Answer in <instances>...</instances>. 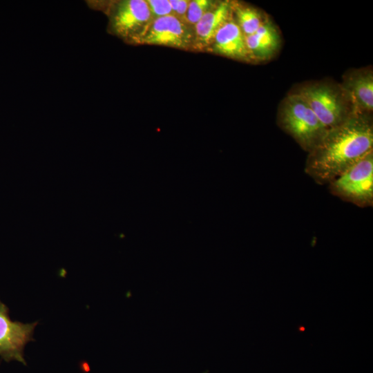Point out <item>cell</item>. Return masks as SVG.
Returning a JSON list of instances; mask_svg holds the SVG:
<instances>
[{"mask_svg": "<svg viewBox=\"0 0 373 373\" xmlns=\"http://www.w3.org/2000/svg\"><path fill=\"white\" fill-rule=\"evenodd\" d=\"M371 151L372 122L364 114L352 112L341 124L327 130L309 152L305 171L318 184H329Z\"/></svg>", "mask_w": 373, "mask_h": 373, "instance_id": "6da1fadb", "label": "cell"}, {"mask_svg": "<svg viewBox=\"0 0 373 373\" xmlns=\"http://www.w3.org/2000/svg\"><path fill=\"white\" fill-rule=\"evenodd\" d=\"M88 6L104 12L108 19V31L126 42L137 44L153 20L144 0L86 1Z\"/></svg>", "mask_w": 373, "mask_h": 373, "instance_id": "7a4b0ae2", "label": "cell"}, {"mask_svg": "<svg viewBox=\"0 0 373 373\" xmlns=\"http://www.w3.org/2000/svg\"><path fill=\"white\" fill-rule=\"evenodd\" d=\"M280 123L308 152L318 144L327 130L298 93L289 95L284 101Z\"/></svg>", "mask_w": 373, "mask_h": 373, "instance_id": "3957f363", "label": "cell"}, {"mask_svg": "<svg viewBox=\"0 0 373 373\" xmlns=\"http://www.w3.org/2000/svg\"><path fill=\"white\" fill-rule=\"evenodd\" d=\"M331 193L358 207L373 202V151H370L329 184Z\"/></svg>", "mask_w": 373, "mask_h": 373, "instance_id": "277c9868", "label": "cell"}, {"mask_svg": "<svg viewBox=\"0 0 373 373\" xmlns=\"http://www.w3.org/2000/svg\"><path fill=\"white\" fill-rule=\"evenodd\" d=\"M328 130L343 122L351 114L337 91L326 84L302 88L298 93Z\"/></svg>", "mask_w": 373, "mask_h": 373, "instance_id": "5b68a950", "label": "cell"}, {"mask_svg": "<svg viewBox=\"0 0 373 373\" xmlns=\"http://www.w3.org/2000/svg\"><path fill=\"white\" fill-rule=\"evenodd\" d=\"M38 322L23 323L13 321L9 308L0 300V356L6 362L17 361L26 365L24 349L34 341L33 334Z\"/></svg>", "mask_w": 373, "mask_h": 373, "instance_id": "8992f818", "label": "cell"}, {"mask_svg": "<svg viewBox=\"0 0 373 373\" xmlns=\"http://www.w3.org/2000/svg\"><path fill=\"white\" fill-rule=\"evenodd\" d=\"M188 25L173 15L153 19L137 44L184 48L193 41Z\"/></svg>", "mask_w": 373, "mask_h": 373, "instance_id": "52a82bcc", "label": "cell"}, {"mask_svg": "<svg viewBox=\"0 0 373 373\" xmlns=\"http://www.w3.org/2000/svg\"><path fill=\"white\" fill-rule=\"evenodd\" d=\"M212 44L214 51L220 55L236 59L250 57L245 35L231 17L217 31Z\"/></svg>", "mask_w": 373, "mask_h": 373, "instance_id": "ba28073f", "label": "cell"}, {"mask_svg": "<svg viewBox=\"0 0 373 373\" xmlns=\"http://www.w3.org/2000/svg\"><path fill=\"white\" fill-rule=\"evenodd\" d=\"M231 10L229 1L214 5L194 26L195 41L202 46L212 44L217 31L231 17Z\"/></svg>", "mask_w": 373, "mask_h": 373, "instance_id": "9c48e42d", "label": "cell"}, {"mask_svg": "<svg viewBox=\"0 0 373 373\" xmlns=\"http://www.w3.org/2000/svg\"><path fill=\"white\" fill-rule=\"evenodd\" d=\"M344 88L354 106L353 112L365 114L373 109V75L370 71L351 75Z\"/></svg>", "mask_w": 373, "mask_h": 373, "instance_id": "30bf717a", "label": "cell"}, {"mask_svg": "<svg viewBox=\"0 0 373 373\" xmlns=\"http://www.w3.org/2000/svg\"><path fill=\"white\" fill-rule=\"evenodd\" d=\"M245 37L250 57L265 59L270 57L279 47L278 30L269 21L264 20L255 33Z\"/></svg>", "mask_w": 373, "mask_h": 373, "instance_id": "8fae6325", "label": "cell"}, {"mask_svg": "<svg viewBox=\"0 0 373 373\" xmlns=\"http://www.w3.org/2000/svg\"><path fill=\"white\" fill-rule=\"evenodd\" d=\"M232 8L236 15L237 24L245 36L255 33L263 22L260 13L253 8L237 5Z\"/></svg>", "mask_w": 373, "mask_h": 373, "instance_id": "7c38bea8", "label": "cell"}, {"mask_svg": "<svg viewBox=\"0 0 373 373\" xmlns=\"http://www.w3.org/2000/svg\"><path fill=\"white\" fill-rule=\"evenodd\" d=\"M213 6V3L208 0L190 1L185 17V23L187 25L195 26Z\"/></svg>", "mask_w": 373, "mask_h": 373, "instance_id": "4fadbf2b", "label": "cell"}, {"mask_svg": "<svg viewBox=\"0 0 373 373\" xmlns=\"http://www.w3.org/2000/svg\"><path fill=\"white\" fill-rule=\"evenodd\" d=\"M146 3L153 19L173 15L171 6L168 0H148Z\"/></svg>", "mask_w": 373, "mask_h": 373, "instance_id": "5bb4252c", "label": "cell"}, {"mask_svg": "<svg viewBox=\"0 0 373 373\" xmlns=\"http://www.w3.org/2000/svg\"><path fill=\"white\" fill-rule=\"evenodd\" d=\"M190 1L186 0H170L173 16L181 21L185 23V17Z\"/></svg>", "mask_w": 373, "mask_h": 373, "instance_id": "9a60e30c", "label": "cell"}]
</instances>
